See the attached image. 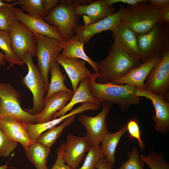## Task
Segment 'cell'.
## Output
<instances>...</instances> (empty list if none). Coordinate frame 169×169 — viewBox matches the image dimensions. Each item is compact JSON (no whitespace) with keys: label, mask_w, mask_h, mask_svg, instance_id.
I'll return each instance as SVG.
<instances>
[{"label":"cell","mask_w":169,"mask_h":169,"mask_svg":"<svg viewBox=\"0 0 169 169\" xmlns=\"http://www.w3.org/2000/svg\"><path fill=\"white\" fill-rule=\"evenodd\" d=\"M97 75L98 73H94L88 82L92 95L98 102L113 103L125 110L139 104L140 98L135 94L136 87L127 84H100L96 81Z\"/></svg>","instance_id":"1"},{"label":"cell","mask_w":169,"mask_h":169,"mask_svg":"<svg viewBox=\"0 0 169 169\" xmlns=\"http://www.w3.org/2000/svg\"><path fill=\"white\" fill-rule=\"evenodd\" d=\"M96 63L99 70L96 79L100 84L112 83L142 64L113 43L110 47L108 55Z\"/></svg>","instance_id":"2"},{"label":"cell","mask_w":169,"mask_h":169,"mask_svg":"<svg viewBox=\"0 0 169 169\" xmlns=\"http://www.w3.org/2000/svg\"><path fill=\"white\" fill-rule=\"evenodd\" d=\"M136 37L142 63L162 56L169 50V23L162 20L147 33Z\"/></svg>","instance_id":"3"},{"label":"cell","mask_w":169,"mask_h":169,"mask_svg":"<svg viewBox=\"0 0 169 169\" xmlns=\"http://www.w3.org/2000/svg\"><path fill=\"white\" fill-rule=\"evenodd\" d=\"M162 20L160 9L150 3H141L125 8L122 21L136 36L147 33Z\"/></svg>","instance_id":"4"},{"label":"cell","mask_w":169,"mask_h":169,"mask_svg":"<svg viewBox=\"0 0 169 169\" xmlns=\"http://www.w3.org/2000/svg\"><path fill=\"white\" fill-rule=\"evenodd\" d=\"M23 61L27 65L28 71L27 74L23 78L22 83L30 90L33 95L32 107L23 109L31 114L37 115L44 107V98L47 90L42 74L38 66L34 64L32 56L26 54Z\"/></svg>","instance_id":"5"},{"label":"cell","mask_w":169,"mask_h":169,"mask_svg":"<svg viewBox=\"0 0 169 169\" xmlns=\"http://www.w3.org/2000/svg\"><path fill=\"white\" fill-rule=\"evenodd\" d=\"M21 95L11 84L0 81V118L10 116L26 123H38L37 115L31 114L22 109Z\"/></svg>","instance_id":"6"},{"label":"cell","mask_w":169,"mask_h":169,"mask_svg":"<svg viewBox=\"0 0 169 169\" xmlns=\"http://www.w3.org/2000/svg\"><path fill=\"white\" fill-rule=\"evenodd\" d=\"M37 43L36 54L38 67L44 79L47 91L49 84V73L53 63L63 49L64 42L33 33Z\"/></svg>","instance_id":"7"},{"label":"cell","mask_w":169,"mask_h":169,"mask_svg":"<svg viewBox=\"0 0 169 169\" xmlns=\"http://www.w3.org/2000/svg\"><path fill=\"white\" fill-rule=\"evenodd\" d=\"M79 18L75 7L60 3L50 10L44 18L57 29L66 41L74 34L73 30Z\"/></svg>","instance_id":"8"},{"label":"cell","mask_w":169,"mask_h":169,"mask_svg":"<svg viewBox=\"0 0 169 169\" xmlns=\"http://www.w3.org/2000/svg\"><path fill=\"white\" fill-rule=\"evenodd\" d=\"M8 32L13 52L20 59L23 60L27 54L36 56L37 43L32 31L16 19Z\"/></svg>","instance_id":"9"},{"label":"cell","mask_w":169,"mask_h":169,"mask_svg":"<svg viewBox=\"0 0 169 169\" xmlns=\"http://www.w3.org/2000/svg\"><path fill=\"white\" fill-rule=\"evenodd\" d=\"M102 103V109L97 115L90 116L82 115L79 117V121L86 129L85 136L92 146L100 145L103 138L109 132L107 126L106 118L112 103L107 102Z\"/></svg>","instance_id":"10"},{"label":"cell","mask_w":169,"mask_h":169,"mask_svg":"<svg viewBox=\"0 0 169 169\" xmlns=\"http://www.w3.org/2000/svg\"><path fill=\"white\" fill-rule=\"evenodd\" d=\"M145 90L165 96L169 89V50L152 68L144 82Z\"/></svg>","instance_id":"11"},{"label":"cell","mask_w":169,"mask_h":169,"mask_svg":"<svg viewBox=\"0 0 169 169\" xmlns=\"http://www.w3.org/2000/svg\"><path fill=\"white\" fill-rule=\"evenodd\" d=\"M125 8L124 5H121L115 13L98 22L88 25L77 24L73 32L79 40L87 43L95 34L111 31L116 27L122 20Z\"/></svg>","instance_id":"12"},{"label":"cell","mask_w":169,"mask_h":169,"mask_svg":"<svg viewBox=\"0 0 169 169\" xmlns=\"http://www.w3.org/2000/svg\"><path fill=\"white\" fill-rule=\"evenodd\" d=\"M136 95L150 100L155 110L152 119L155 128L158 133L165 134L169 129V103L164 96L153 93L145 90L136 88Z\"/></svg>","instance_id":"13"},{"label":"cell","mask_w":169,"mask_h":169,"mask_svg":"<svg viewBox=\"0 0 169 169\" xmlns=\"http://www.w3.org/2000/svg\"><path fill=\"white\" fill-rule=\"evenodd\" d=\"M66 139L62 155L63 160L73 169H77L91 146L86 136H77L69 134Z\"/></svg>","instance_id":"14"},{"label":"cell","mask_w":169,"mask_h":169,"mask_svg":"<svg viewBox=\"0 0 169 169\" xmlns=\"http://www.w3.org/2000/svg\"><path fill=\"white\" fill-rule=\"evenodd\" d=\"M15 17L33 33L64 42L65 40L57 29L43 19L31 16L20 9L14 8Z\"/></svg>","instance_id":"15"},{"label":"cell","mask_w":169,"mask_h":169,"mask_svg":"<svg viewBox=\"0 0 169 169\" xmlns=\"http://www.w3.org/2000/svg\"><path fill=\"white\" fill-rule=\"evenodd\" d=\"M111 31L113 44L134 59L140 61L136 37L132 30L121 21Z\"/></svg>","instance_id":"16"},{"label":"cell","mask_w":169,"mask_h":169,"mask_svg":"<svg viewBox=\"0 0 169 169\" xmlns=\"http://www.w3.org/2000/svg\"><path fill=\"white\" fill-rule=\"evenodd\" d=\"M1 129L11 140L19 143L26 150L32 144L26 123L10 116L1 119Z\"/></svg>","instance_id":"17"},{"label":"cell","mask_w":169,"mask_h":169,"mask_svg":"<svg viewBox=\"0 0 169 169\" xmlns=\"http://www.w3.org/2000/svg\"><path fill=\"white\" fill-rule=\"evenodd\" d=\"M79 17L83 15L84 25L93 23L112 15L115 12V8L106 5L103 0L93 1L90 3L75 7Z\"/></svg>","instance_id":"18"},{"label":"cell","mask_w":169,"mask_h":169,"mask_svg":"<svg viewBox=\"0 0 169 169\" xmlns=\"http://www.w3.org/2000/svg\"><path fill=\"white\" fill-rule=\"evenodd\" d=\"M56 61L63 67L68 75L74 92L78 88L81 80L89 78L94 74L86 67V62L84 60L77 59L65 58L60 54Z\"/></svg>","instance_id":"19"},{"label":"cell","mask_w":169,"mask_h":169,"mask_svg":"<svg viewBox=\"0 0 169 169\" xmlns=\"http://www.w3.org/2000/svg\"><path fill=\"white\" fill-rule=\"evenodd\" d=\"M162 56L151 59L131 70L126 74L115 80L112 83L128 84L145 90L144 82L150 71L161 58Z\"/></svg>","instance_id":"20"},{"label":"cell","mask_w":169,"mask_h":169,"mask_svg":"<svg viewBox=\"0 0 169 169\" xmlns=\"http://www.w3.org/2000/svg\"><path fill=\"white\" fill-rule=\"evenodd\" d=\"M74 92L62 91L56 93L45 100L42 111L37 115L38 123L46 122L51 120L53 115L63 109L71 100Z\"/></svg>","instance_id":"21"},{"label":"cell","mask_w":169,"mask_h":169,"mask_svg":"<svg viewBox=\"0 0 169 169\" xmlns=\"http://www.w3.org/2000/svg\"><path fill=\"white\" fill-rule=\"evenodd\" d=\"M88 78L81 80L71 100L63 109L55 113L52 116L51 120L65 115L75 105L79 103L91 102L101 105L92 95L89 87Z\"/></svg>","instance_id":"22"},{"label":"cell","mask_w":169,"mask_h":169,"mask_svg":"<svg viewBox=\"0 0 169 169\" xmlns=\"http://www.w3.org/2000/svg\"><path fill=\"white\" fill-rule=\"evenodd\" d=\"M84 43L79 40L74 34L65 41L63 49L60 54L67 58L81 59L87 62L94 69L95 73H98L95 62L90 58L85 53L84 49Z\"/></svg>","instance_id":"23"},{"label":"cell","mask_w":169,"mask_h":169,"mask_svg":"<svg viewBox=\"0 0 169 169\" xmlns=\"http://www.w3.org/2000/svg\"><path fill=\"white\" fill-rule=\"evenodd\" d=\"M127 131L126 124L119 131L114 133H108L102 140L100 145L105 158L113 167L115 161V151L122 136Z\"/></svg>","instance_id":"24"},{"label":"cell","mask_w":169,"mask_h":169,"mask_svg":"<svg viewBox=\"0 0 169 169\" xmlns=\"http://www.w3.org/2000/svg\"><path fill=\"white\" fill-rule=\"evenodd\" d=\"M49 72L51 76V79L47 94L44 97V101L53 94L59 92H73L65 85L64 82L66 79V76L63 74L59 67V64L56 60L51 65Z\"/></svg>","instance_id":"25"},{"label":"cell","mask_w":169,"mask_h":169,"mask_svg":"<svg viewBox=\"0 0 169 169\" xmlns=\"http://www.w3.org/2000/svg\"><path fill=\"white\" fill-rule=\"evenodd\" d=\"M50 151V148L37 141L31 144L26 150L25 155L36 169H49L47 161Z\"/></svg>","instance_id":"26"},{"label":"cell","mask_w":169,"mask_h":169,"mask_svg":"<svg viewBox=\"0 0 169 169\" xmlns=\"http://www.w3.org/2000/svg\"><path fill=\"white\" fill-rule=\"evenodd\" d=\"M76 112L73 110L65 115L49 121L35 124L26 123V125L28 132L32 144L36 142L43 133L64 121L66 118L73 115H75Z\"/></svg>","instance_id":"27"},{"label":"cell","mask_w":169,"mask_h":169,"mask_svg":"<svg viewBox=\"0 0 169 169\" xmlns=\"http://www.w3.org/2000/svg\"><path fill=\"white\" fill-rule=\"evenodd\" d=\"M76 115L66 118L60 125L55 126L42 133L37 141L44 146L50 148L61 135L64 130L74 121Z\"/></svg>","instance_id":"28"},{"label":"cell","mask_w":169,"mask_h":169,"mask_svg":"<svg viewBox=\"0 0 169 169\" xmlns=\"http://www.w3.org/2000/svg\"><path fill=\"white\" fill-rule=\"evenodd\" d=\"M0 49L3 52L5 60L8 62L10 68L15 65L24 66V62L13 52L8 31L0 30Z\"/></svg>","instance_id":"29"},{"label":"cell","mask_w":169,"mask_h":169,"mask_svg":"<svg viewBox=\"0 0 169 169\" xmlns=\"http://www.w3.org/2000/svg\"><path fill=\"white\" fill-rule=\"evenodd\" d=\"M17 4L21 10L32 17L43 19L48 14L44 7L43 0H19Z\"/></svg>","instance_id":"30"},{"label":"cell","mask_w":169,"mask_h":169,"mask_svg":"<svg viewBox=\"0 0 169 169\" xmlns=\"http://www.w3.org/2000/svg\"><path fill=\"white\" fill-rule=\"evenodd\" d=\"M17 1L0 7V30L8 31L16 19L14 6Z\"/></svg>","instance_id":"31"},{"label":"cell","mask_w":169,"mask_h":169,"mask_svg":"<svg viewBox=\"0 0 169 169\" xmlns=\"http://www.w3.org/2000/svg\"><path fill=\"white\" fill-rule=\"evenodd\" d=\"M141 159L151 169H169V164L160 153L152 151L147 156L140 155Z\"/></svg>","instance_id":"32"},{"label":"cell","mask_w":169,"mask_h":169,"mask_svg":"<svg viewBox=\"0 0 169 169\" xmlns=\"http://www.w3.org/2000/svg\"><path fill=\"white\" fill-rule=\"evenodd\" d=\"M104 157H105V156L100 145L91 146L87 152L82 166L77 169H96L97 162Z\"/></svg>","instance_id":"33"},{"label":"cell","mask_w":169,"mask_h":169,"mask_svg":"<svg viewBox=\"0 0 169 169\" xmlns=\"http://www.w3.org/2000/svg\"><path fill=\"white\" fill-rule=\"evenodd\" d=\"M128 159L117 169H144V162L140 157L139 152L133 146L131 151L128 153Z\"/></svg>","instance_id":"34"},{"label":"cell","mask_w":169,"mask_h":169,"mask_svg":"<svg viewBox=\"0 0 169 169\" xmlns=\"http://www.w3.org/2000/svg\"><path fill=\"white\" fill-rule=\"evenodd\" d=\"M126 125L127 131H128L130 140L136 139L139 143L141 150H144L145 146L141 138V132L137 120L135 118L129 120Z\"/></svg>","instance_id":"35"},{"label":"cell","mask_w":169,"mask_h":169,"mask_svg":"<svg viewBox=\"0 0 169 169\" xmlns=\"http://www.w3.org/2000/svg\"><path fill=\"white\" fill-rule=\"evenodd\" d=\"M18 145L17 142L10 139L0 129V156L6 158L13 151Z\"/></svg>","instance_id":"36"},{"label":"cell","mask_w":169,"mask_h":169,"mask_svg":"<svg viewBox=\"0 0 169 169\" xmlns=\"http://www.w3.org/2000/svg\"><path fill=\"white\" fill-rule=\"evenodd\" d=\"M64 150V144L63 143L57 150V159L51 169H73L69 165H66L63 160L62 155Z\"/></svg>","instance_id":"37"},{"label":"cell","mask_w":169,"mask_h":169,"mask_svg":"<svg viewBox=\"0 0 169 169\" xmlns=\"http://www.w3.org/2000/svg\"><path fill=\"white\" fill-rule=\"evenodd\" d=\"M103 1L106 5L109 6H111L113 4L119 3L132 6L140 3H148L149 2V0H103Z\"/></svg>","instance_id":"38"},{"label":"cell","mask_w":169,"mask_h":169,"mask_svg":"<svg viewBox=\"0 0 169 169\" xmlns=\"http://www.w3.org/2000/svg\"><path fill=\"white\" fill-rule=\"evenodd\" d=\"M150 4L159 9L169 8V0H150Z\"/></svg>","instance_id":"39"},{"label":"cell","mask_w":169,"mask_h":169,"mask_svg":"<svg viewBox=\"0 0 169 169\" xmlns=\"http://www.w3.org/2000/svg\"><path fill=\"white\" fill-rule=\"evenodd\" d=\"M93 1L89 0H59V2L75 7L77 5L89 4Z\"/></svg>","instance_id":"40"},{"label":"cell","mask_w":169,"mask_h":169,"mask_svg":"<svg viewBox=\"0 0 169 169\" xmlns=\"http://www.w3.org/2000/svg\"><path fill=\"white\" fill-rule=\"evenodd\" d=\"M105 157L100 159L95 165L96 169H112Z\"/></svg>","instance_id":"41"},{"label":"cell","mask_w":169,"mask_h":169,"mask_svg":"<svg viewBox=\"0 0 169 169\" xmlns=\"http://www.w3.org/2000/svg\"><path fill=\"white\" fill-rule=\"evenodd\" d=\"M44 7L45 10L49 12L56 7L59 3V0H43Z\"/></svg>","instance_id":"42"},{"label":"cell","mask_w":169,"mask_h":169,"mask_svg":"<svg viewBox=\"0 0 169 169\" xmlns=\"http://www.w3.org/2000/svg\"><path fill=\"white\" fill-rule=\"evenodd\" d=\"M160 13L162 20L169 23V8L160 9Z\"/></svg>","instance_id":"43"},{"label":"cell","mask_w":169,"mask_h":169,"mask_svg":"<svg viewBox=\"0 0 169 169\" xmlns=\"http://www.w3.org/2000/svg\"><path fill=\"white\" fill-rule=\"evenodd\" d=\"M0 65L5 66V65L4 55L0 51Z\"/></svg>","instance_id":"44"},{"label":"cell","mask_w":169,"mask_h":169,"mask_svg":"<svg viewBox=\"0 0 169 169\" xmlns=\"http://www.w3.org/2000/svg\"><path fill=\"white\" fill-rule=\"evenodd\" d=\"M8 162L5 164L3 165L0 166V169H8L9 168H11L8 166Z\"/></svg>","instance_id":"45"},{"label":"cell","mask_w":169,"mask_h":169,"mask_svg":"<svg viewBox=\"0 0 169 169\" xmlns=\"http://www.w3.org/2000/svg\"><path fill=\"white\" fill-rule=\"evenodd\" d=\"M7 3H4L3 0H0V7L1 6L5 5Z\"/></svg>","instance_id":"46"},{"label":"cell","mask_w":169,"mask_h":169,"mask_svg":"<svg viewBox=\"0 0 169 169\" xmlns=\"http://www.w3.org/2000/svg\"><path fill=\"white\" fill-rule=\"evenodd\" d=\"M1 118H0V129H1Z\"/></svg>","instance_id":"47"}]
</instances>
